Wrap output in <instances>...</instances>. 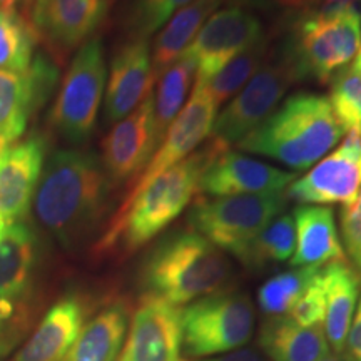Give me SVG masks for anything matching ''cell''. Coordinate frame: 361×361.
Segmentation results:
<instances>
[{
    "label": "cell",
    "mask_w": 361,
    "mask_h": 361,
    "mask_svg": "<svg viewBox=\"0 0 361 361\" xmlns=\"http://www.w3.org/2000/svg\"><path fill=\"white\" fill-rule=\"evenodd\" d=\"M223 149L228 147L209 139L206 147L194 151L147 186L126 196L94 245V255L99 258H126L152 241L200 194L202 173Z\"/></svg>",
    "instance_id": "1"
},
{
    "label": "cell",
    "mask_w": 361,
    "mask_h": 361,
    "mask_svg": "<svg viewBox=\"0 0 361 361\" xmlns=\"http://www.w3.org/2000/svg\"><path fill=\"white\" fill-rule=\"evenodd\" d=\"M111 183L102 162L84 149H57L45 161L34 211L64 247L84 243L107 211Z\"/></svg>",
    "instance_id": "2"
},
{
    "label": "cell",
    "mask_w": 361,
    "mask_h": 361,
    "mask_svg": "<svg viewBox=\"0 0 361 361\" xmlns=\"http://www.w3.org/2000/svg\"><path fill=\"white\" fill-rule=\"evenodd\" d=\"M345 135L326 96L293 94L236 144L238 149L305 171L323 159Z\"/></svg>",
    "instance_id": "3"
},
{
    "label": "cell",
    "mask_w": 361,
    "mask_h": 361,
    "mask_svg": "<svg viewBox=\"0 0 361 361\" xmlns=\"http://www.w3.org/2000/svg\"><path fill=\"white\" fill-rule=\"evenodd\" d=\"M229 276L228 256L191 228L162 238L141 269L144 295L161 298L179 308L221 291Z\"/></svg>",
    "instance_id": "4"
},
{
    "label": "cell",
    "mask_w": 361,
    "mask_h": 361,
    "mask_svg": "<svg viewBox=\"0 0 361 361\" xmlns=\"http://www.w3.org/2000/svg\"><path fill=\"white\" fill-rule=\"evenodd\" d=\"M360 45L361 12L355 6H341L300 17L284 57L296 79L326 82L353 61Z\"/></svg>",
    "instance_id": "5"
},
{
    "label": "cell",
    "mask_w": 361,
    "mask_h": 361,
    "mask_svg": "<svg viewBox=\"0 0 361 361\" xmlns=\"http://www.w3.org/2000/svg\"><path fill=\"white\" fill-rule=\"evenodd\" d=\"M286 192L246 196H200L188 216L189 228L241 261L258 234L286 206Z\"/></svg>",
    "instance_id": "6"
},
{
    "label": "cell",
    "mask_w": 361,
    "mask_h": 361,
    "mask_svg": "<svg viewBox=\"0 0 361 361\" xmlns=\"http://www.w3.org/2000/svg\"><path fill=\"white\" fill-rule=\"evenodd\" d=\"M255 306L246 295L221 290L180 310L183 351L204 360L239 350L255 333Z\"/></svg>",
    "instance_id": "7"
},
{
    "label": "cell",
    "mask_w": 361,
    "mask_h": 361,
    "mask_svg": "<svg viewBox=\"0 0 361 361\" xmlns=\"http://www.w3.org/2000/svg\"><path fill=\"white\" fill-rule=\"evenodd\" d=\"M106 57L101 39L90 37L72 59L51 111L52 129L67 142H87L106 92Z\"/></svg>",
    "instance_id": "8"
},
{
    "label": "cell",
    "mask_w": 361,
    "mask_h": 361,
    "mask_svg": "<svg viewBox=\"0 0 361 361\" xmlns=\"http://www.w3.org/2000/svg\"><path fill=\"white\" fill-rule=\"evenodd\" d=\"M295 80L286 57L281 62H266L216 117L209 139L226 147L238 144L276 109Z\"/></svg>",
    "instance_id": "9"
},
{
    "label": "cell",
    "mask_w": 361,
    "mask_h": 361,
    "mask_svg": "<svg viewBox=\"0 0 361 361\" xmlns=\"http://www.w3.org/2000/svg\"><path fill=\"white\" fill-rule=\"evenodd\" d=\"M263 39V25L255 13L239 7L214 12L184 52L196 67V84L209 82L233 59Z\"/></svg>",
    "instance_id": "10"
},
{
    "label": "cell",
    "mask_w": 361,
    "mask_h": 361,
    "mask_svg": "<svg viewBox=\"0 0 361 361\" xmlns=\"http://www.w3.org/2000/svg\"><path fill=\"white\" fill-rule=\"evenodd\" d=\"M361 188V135L346 133L340 147L313 166L286 189L288 200L300 204H348Z\"/></svg>",
    "instance_id": "11"
},
{
    "label": "cell",
    "mask_w": 361,
    "mask_h": 361,
    "mask_svg": "<svg viewBox=\"0 0 361 361\" xmlns=\"http://www.w3.org/2000/svg\"><path fill=\"white\" fill-rule=\"evenodd\" d=\"M180 310L152 295H142L130 314L117 361H179L183 351Z\"/></svg>",
    "instance_id": "12"
},
{
    "label": "cell",
    "mask_w": 361,
    "mask_h": 361,
    "mask_svg": "<svg viewBox=\"0 0 361 361\" xmlns=\"http://www.w3.org/2000/svg\"><path fill=\"white\" fill-rule=\"evenodd\" d=\"M57 82V64L45 54H35L25 71H0V134L16 142L30 117L51 99Z\"/></svg>",
    "instance_id": "13"
},
{
    "label": "cell",
    "mask_w": 361,
    "mask_h": 361,
    "mask_svg": "<svg viewBox=\"0 0 361 361\" xmlns=\"http://www.w3.org/2000/svg\"><path fill=\"white\" fill-rule=\"evenodd\" d=\"M216 109H218V106L207 94L204 85H194L192 96L189 97L186 106L176 117L174 123L169 126L159 147L152 154V161L147 162L142 173L130 184L126 196L137 192L139 189L147 186L161 173L191 156L197 146L211 135V129H213L216 119Z\"/></svg>",
    "instance_id": "14"
},
{
    "label": "cell",
    "mask_w": 361,
    "mask_h": 361,
    "mask_svg": "<svg viewBox=\"0 0 361 361\" xmlns=\"http://www.w3.org/2000/svg\"><path fill=\"white\" fill-rule=\"evenodd\" d=\"M295 179V173H286L268 162L229 151L228 147L218 152L202 173L200 196L224 197L284 192Z\"/></svg>",
    "instance_id": "15"
},
{
    "label": "cell",
    "mask_w": 361,
    "mask_h": 361,
    "mask_svg": "<svg viewBox=\"0 0 361 361\" xmlns=\"http://www.w3.org/2000/svg\"><path fill=\"white\" fill-rule=\"evenodd\" d=\"M32 27L59 59L87 42L106 12V0H34Z\"/></svg>",
    "instance_id": "16"
},
{
    "label": "cell",
    "mask_w": 361,
    "mask_h": 361,
    "mask_svg": "<svg viewBox=\"0 0 361 361\" xmlns=\"http://www.w3.org/2000/svg\"><path fill=\"white\" fill-rule=\"evenodd\" d=\"M152 142V92L135 109L114 124L102 141V168L112 186L134 183L151 156Z\"/></svg>",
    "instance_id": "17"
},
{
    "label": "cell",
    "mask_w": 361,
    "mask_h": 361,
    "mask_svg": "<svg viewBox=\"0 0 361 361\" xmlns=\"http://www.w3.org/2000/svg\"><path fill=\"white\" fill-rule=\"evenodd\" d=\"M47 161V139L34 133L13 142L0 159V218L7 224L22 221L32 204Z\"/></svg>",
    "instance_id": "18"
},
{
    "label": "cell",
    "mask_w": 361,
    "mask_h": 361,
    "mask_svg": "<svg viewBox=\"0 0 361 361\" xmlns=\"http://www.w3.org/2000/svg\"><path fill=\"white\" fill-rule=\"evenodd\" d=\"M152 57L147 39H130L117 49L111 62L106 96H104V119L119 123L152 92L154 84Z\"/></svg>",
    "instance_id": "19"
},
{
    "label": "cell",
    "mask_w": 361,
    "mask_h": 361,
    "mask_svg": "<svg viewBox=\"0 0 361 361\" xmlns=\"http://www.w3.org/2000/svg\"><path fill=\"white\" fill-rule=\"evenodd\" d=\"M87 318L89 308L82 298H61L30 331L13 361H66Z\"/></svg>",
    "instance_id": "20"
},
{
    "label": "cell",
    "mask_w": 361,
    "mask_h": 361,
    "mask_svg": "<svg viewBox=\"0 0 361 361\" xmlns=\"http://www.w3.org/2000/svg\"><path fill=\"white\" fill-rule=\"evenodd\" d=\"M296 245L290 264L293 268H324L346 259L335 213L329 206L301 204L293 213Z\"/></svg>",
    "instance_id": "21"
},
{
    "label": "cell",
    "mask_w": 361,
    "mask_h": 361,
    "mask_svg": "<svg viewBox=\"0 0 361 361\" xmlns=\"http://www.w3.org/2000/svg\"><path fill=\"white\" fill-rule=\"evenodd\" d=\"M323 290L324 335L331 351L343 353L360 300L361 276L348 261L331 263L323 268Z\"/></svg>",
    "instance_id": "22"
},
{
    "label": "cell",
    "mask_w": 361,
    "mask_h": 361,
    "mask_svg": "<svg viewBox=\"0 0 361 361\" xmlns=\"http://www.w3.org/2000/svg\"><path fill=\"white\" fill-rule=\"evenodd\" d=\"M130 322L129 305L114 300L85 322L66 361H117Z\"/></svg>",
    "instance_id": "23"
},
{
    "label": "cell",
    "mask_w": 361,
    "mask_h": 361,
    "mask_svg": "<svg viewBox=\"0 0 361 361\" xmlns=\"http://www.w3.org/2000/svg\"><path fill=\"white\" fill-rule=\"evenodd\" d=\"M39 263V238L29 224L16 221L0 236V293L30 296Z\"/></svg>",
    "instance_id": "24"
},
{
    "label": "cell",
    "mask_w": 361,
    "mask_h": 361,
    "mask_svg": "<svg viewBox=\"0 0 361 361\" xmlns=\"http://www.w3.org/2000/svg\"><path fill=\"white\" fill-rule=\"evenodd\" d=\"M259 345L269 361H322L331 353L322 326H300L288 316L266 319L259 331Z\"/></svg>",
    "instance_id": "25"
},
{
    "label": "cell",
    "mask_w": 361,
    "mask_h": 361,
    "mask_svg": "<svg viewBox=\"0 0 361 361\" xmlns=\"http://www.w3.org/2000/svg\"><path fill=\"white\" fill-rule=\"evenodd\" d=\"M219 4L221 0H194L166 22L152 47V71L156 79L174 61L184 56L201 27L216 12Z\"/></svg>",
    "instance_id": "26"
},
{
    "label": "cell",
    "mask_w": 361,
    "mask_h": 361,
    "mask_svg": "<svg viewBox=\"0 0 361 361\" xmlns=\"http://www.w3.org/2000/svg\"><path fill=\"white\" fill-rule=\"evenodd\" d=\"M196 79V67L186 56H180L157 78L152 90V142L154 151L168 133L169 126L186 106L191 84Z\"/></svg>",
    "instance_id": "27"
},
{
    "label": "cell",
    "mask_w": 361,
    "mask_h": 361,
    "mask_svg": "<svg viewBox=\"0 0 361 361\" xmlns=\"http://www.w3.org/2000/svg\"><path fill=\"white\" fill-rule=\"evenodd\" d=\"M37 40L32 24L16 7H0V71H25L35 57Z\"/></svg>",
    "instance_id": "28"
},
{
    "label": "cell",
    "mask_w": 361,
    "mask_h": 361,
    "mask_svg": "<svg viewBox=\"0 0 361 361\" xmlns=\"http://www.w3.org/2000/svg\"><path fill=\"white\" fill-rule=\"evenodd\" d=\"M295 245L296 231L293 216L279 214L252 241L241 263L252 269H263L269 264L284 263L291 259Z\"/></svg>",
    "instance_id": "29"
},
{
    "label": "cell",
    "mask_w": 361,
    "mask_h": 361,
    "mask_svg": "<svg viewBox=\"0 0 361 361\" xmlns=\"http://www.w3.org/2000/svg\"><path fill=\"white\" fill-rule=\"evenodd\" d=\"M322 268H293L264 281L258 290V306L268 318L290 313L311 279Z\"/></svg>",
    "instance_id": "30"
},
{
    "label": "cell",
    "mask_w": 361,
    "mask_h": 361,
    "mask_svg": "<svg viewBox=\"0 0 361 361\" xmlns=\"http://www.w3.org/2000/svg\"><path fill=\"white\" fill-rule=\"evenodd\" d=\"M266 57V40H259L258 44L251 45L245 52H241L236 59H233L223 71L218 72L204 87L216 106L236 96L245 85L250 82L256 71L263 66ZM202 85V84H201Z\"/></svg>",
    "instance_id": "31"
},
{
    "label": "cell",
    "mask_w": 361,
    "mask_h": 361,
    "mask_svg": "<svg viewBox=\"0 0 361 361\" xmlns=\"http://www.w3.org/2000/svg\"><path fill=\"white\" fill-rule=\"evenodd\" d=\"M34 326L30 296H8L0 293V358L12 353Z\"/></svg>",
    "instance_id": "32"
},
{
    "label": "cell",
    "mask_w": 361,
    "mask_h": 361,
    "mask_svg": "<svg viewBox=\"0 0 361 361\" xmlns=\"http://www.w3.org/2000/svg\"><path fill=\"white\" fill-rule=\"evenodd\" d=\"M328 99L345 133L353 130L361 135V75L351 67L336 72Z\"/></svg>",
    "instance_id": "33"
},
{
    "label": "cell",
    "mask_w": 361,
    "mask_h": 361,
    "mask_svg": "<svg viewBox=\"0 0 361 361\" xmlns=\"http://www.w3.org/2000/svg\"><path fill=\"white\" fill-rule=\"evenodd\" d=\"M194 0H135L126 19L130 39H149L171 17Z\"/></svg>",
    "instance_id": "34"
},
{
    "label": "cell",
    "mask_w": 361,
    "mask_h": 361,
    "mask_svg": "<svg viewBox=\"0 0 361 361\" xmlns=\"http://www.w3.org/2000/svg\"><path fill=\"white\" fill-rule=\"evenodd\" d=\"M291 322L305 328H323L324 322V290L323 268L311 279L303 295L296 301L290 313L286 314Z\"/></svg>",
    "instance_id": "35"
},
{
    "label": "cell",
    "mask_w": 361,
    "mask_h": 361,
    "mask_svg": "<svg viewBox=\"0 0 361 361\" xmlns=\"http://www.w3.org/2000/svg\"><path fill=\"white\" fill-rule=\"evenodd\" d=\"M340 223L343 250L361 276V188L353 201L341 206Z\"/></svg>",
    "instance_id": "36"
},
{
    "label": "cell",
    "mask_w": 361,
    "mask_h": 361,
    "mask_svg": "<svg viewBox=\"0 0 361 361\" xmlns=\"http://www.w3.org/2000/svg\"><path fill=\"white\" fill-rule=\"evenodd\" d=\"M343 353L350 361H361V296L358 305H356L353 322H351Z\"/></svg>",
    "instance_id": "37"
},
{
    "label": "cell",
    "mask_w": 361,
    "mask_h": 361,
    "mask_svg": "<svg viewBox=\"0 0 361 361\" xmlns=\"http://www.w3.org/2000/svg\"><path fill=\"white\" fill-rule=\"evenodd\" d=\"M196 361H269L261 351L255 348H239L229 353L211 356V358L196 360Z\"/></svg>",
    "instance_id": "38"
},
{
    "label": "cell",
    "mask_w": 361,
    "mask_h": 361,
    "mask_svg": "<svg viewBox=\"0 0 361 361\" xmlns=\"http://www.w3.org/2000/svg\"><path fill=\"white\" fill-rule=\"evenodd\" d=\"M322 361H350L346 358L345 353H335V351H331L328 356H324Z\"/></svg>",
    "instance_id": "39"
},
{
    "label": "cell",
    "mask_w": 361,
    "mask_h": 361,
    "mask_svg": "<svg viewBox=\"0 0 361 361\" xmlns=\"http://www.w3.org/2000/svg\"><path fill=\"white\" fill-rule=\"evenodd\" d=\"M8 146H11V141H8V139L6 137V135H4V134H0V159H2L4 152L7 151Z\"/></svg>",
    "instance_id": "40"
},
{
    "label": "cell",
    "mask_w": 361,
    "mask_h": 361,
    "mask_svg": "<svg viewBox=\"0 0 361 361\" xmlns=\"http://www.w3.org/2000/svg\"><path fill=\"white\" fill-rule=\"evenodd\" d=\"M351 71H355L356 74H360V75H361V45H360V51H358V54H356V57H355L353 66H351Z\"/></svg>",
    "instance_id": "41"
},
{
    "label": "cell",
    "mask_w": 361,
    "mask_h": 361,
    "mask_svg": "<svg viewBox=\"0 0 361 361\" xmlns=\"http://www.w3.org/2000/svg\"><path fill=\"white\" fill-rule=\"evenodd\" d=\"M6 226H7L6 221L0 218V236H2V233H4V229H6Z\"/></svg>",
    "instance_id": "42"
},
{
    "label": "cell",
    "mask_w": 361,
    "mask_h": 361,
    "mask_svg": "<svg viewBox=\"0 0 361 361\" xmlns=\"http://www.w3.org/2000/svg\"><path fill=\"white\" fill-rule=\"evenodd\" d=\"M19 2H20L24 7H29V6H32L34 0H19Z\"/></svg>",
    "instance_id": "43"
},
{
    "label": "cell",
    "mask_w": 361,
    "mask_h": 361,
    "mask_svg": "<svg viewBox=\"0 0 361 361\" xmlns=\"http://www.w3.org/2000/svg\"><path fill=\"white\" fill-rule=\"evenodd\" d=\"M0 2H2L4 6H13V2H16V0H0Z\"/></svg>",
    "instance_id": "44"
},
{
    "label": "cell",
    "mask_w": 361,
    "mask_h": 361,
    "mask_svg": "<svg viewBox=\"0 0 361 361\" xmlns=\"http://www.w3.org/2000/svg\"><path fill=\"white\" fill-rule=\"evenodd\" d=\"M0 4H2V2H0Z\"/></svg>",
    "instance_id": "45"
},
{
    "label": "cell",
    "mask_w": 361,
    "mask_h": 361,
    "mask_svg": "<svg viewBox=\"0 0 361 361\" xmlns=\"http://www.w3.org/2000/svg\"><path fill=\"white\" fill-rule=\"evenodd\" d=\"M179 361H180V360H179Z\"/></svg>",
    "instance_id": "46"
}]
</instances>
